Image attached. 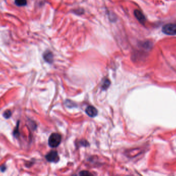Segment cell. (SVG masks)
<instances>
[{"label": "cell", "instance_id": "52a82bcc", "mask_svg": "<svg viewBox=\"0 0 176 176\" xmlns=\"http://www.w3.org/2000/svg\"><path fill=\"white\" fill-rule=\"evenodd\" d=\"M15 4L18 6H24L27 4V0H15Z\"/></svg>", "mask_w": 176, "mask_h": 176}, {"label": "cell", "instance_id": "277c9868", "mask_svg": "<svg viewBox=\"0 0 176 176\" xmlns=\"http://www.w3.org/2000/svg\"><path fill=\"white\" fill-rule=\"evenodd\" d=\"M134 15L135 18H137V20H138L139 22L142 24H144L146 19V18L145 17L144 15H143V14L141 11L137 10H135L134 11Z\"/></svg>", "mask_w": 176, "mask_h": 176}, {"label": "cell", "instance_id": "3957f363", "mask_svg": "<svg viewBox=\"0 0 176 176\" xmlns=\"http://www.w3.org/2000/svg\"><path fill=\"white\" fill-rule=\"evenodd\" d=\"M45 158L48 161L51 162L56 163L59 160V157L58 153L56 151H51L50 152H49V154H47Z\"/></svg>", "mask_w": 176, "mask_h": 176}, {"label": "cell", "instance_id": "8fae6325", "mask_svg": "<svg viewBox=\"0 0 176 176\" xmlns=\"http://www.w3.org/2000/svg\"><path fill=\"white\" fill-rule=\"evenodd\" d=\"M81 175H89L90 174L87 171H83L81 173Z\"/></svg>", "mask_w": 176, "mask_h": 176}, {"label": "cell", "instance_id": "7a4b0ae2", "mask_svg": "<svg viewBox=\"0 0 176 176\" xmlns=\"http://www.w3.org/2000/svg\"><path fill=\"white\" fill-rule=\"evenodd\" d=\"M162 32L166 35H176V24L169 23L162 27Z\"/></svg>", "mask_w": 176, "mask_h": 176}, {"label": "cell", "instance_id": "9c48e42d", "mask_svg": "<svg viewBox=\"0 0 176 176\" xmlns=\"http://www.w3.org/2000/svg\"><path fill=\"white\" fill-rule=\"evenodd\" d=\"M109 84H110L109 81L108 80H106L103 84V88L104 89H107L108 87L109 86Z\"/></svg>", "mask_w": 176, "mask_h": 176}, {"label": "cell", "instance_id": "8992f818", "mask_svg": "<svg viewBox=\"0 0 176 176\" xmlns=\"http://www.w3.org/2000/svg\"><path fill=\"white\" fill-rule=\"evenodd\" d=\"M86 112L89 116L94 117L96 116L97 114V111L93 106H89L87 107L86 109Z\"/></svg>", "mask_w": 176, "mask_h": 176}, {"label": "cell", "instance_id": "6da1fadb", "mask_svg": "<svg viewBox=\"0 0 176 176\" xmlns=\"http://www.w3.org/2000/svg\"><path fill=\"white\" fill-rule=\"evenodd\" d=\"M61 141V135L58 133H54L51 134L49 137V146L52 148H55L58 146Z\"/></svg>", "mask_w": 176, "mask_h": 176}, {"label": "cell", "instance_id": "30bf717a", "mask_svg": "<svg viewBox=\"0 0 176 176\" xmlns=\"http://www.w3.org/2000/svg\"><path fill=\"white\" fill-rule=\"evenodd\" d=\"M6 169V167L5 165H3L2 166H0V170L3 172L5 171Z\"/></svg>", "mask_w": 176, "mask_h": 176}, {"label": "cell", "instance_id": "ba28073f", "mask_svg": "<svg viewBox=\"0 0 176 176\" xmlns=\"http://www.w3.org/2000/svg\"><path fill=\"white\" fill-rule=\"evenodd\" d=\"M12 112L10 110H6L4 112L3 114V116L5 117L6 119H8L10 117L12 116Z\"/></svg>", "mask_w": 176, "mask_h": 176}, {"label": "cell", "instance_id": "5b68a950", "mask_svg": "<svg viewBox=\"0 0 176 176\" xmlns=\"http://www.w3.org/2000/svg\"><path fill=\"white\" fill-rule=\"evenodd\" d=\"M43 57L44 60L49 64H51L53 62L54 60V56L52 53V52L49 51H46L44 52L43 55Z\"/></svg>", "mask_w": 176, "mask_h": 176}]
</instances>
